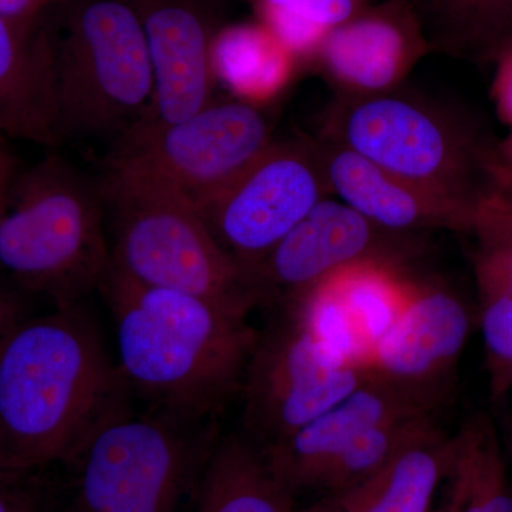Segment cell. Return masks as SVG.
<instances>
[{
  "instance_id": "6da1fadb",
  "label": "cell",
  "mask_w": 512,
  "mask_h": 512,
  "mask_svg": "<svg viewBox=\"0 0 512 512\" xmlns=\"http://www.w3.org/2000/svg\"><path fill=\"white\" fill-rule=\"evenodd\" d=\"M97 291L116 325L117 367L148 406L207 421L241 392L259 335L251 311L141 285L111 265Z\"/></svg>"
},
{
  "instance_id": "7a4b0ae2",
  "label": "cell",
  "mask_w": 512,
  "mask_h": 512,
  "mask_svg": "<svg viewBox=\"0 0 512 512\" xmlns=\"http://www.w3.org/2000/svg\"><path fill=\"white\" fill-rule=\"evenodd\" d=\"M80 308L22 318L0 340V458L10 467L66 460L130 399Z\"/></svg>"
},
{
  "instance_id": "3957f363",
  "label": "cell",
  "mask_w": 512,
  "mask_h": 512,
  "mask_svg": "<svg viewBox=\"0 0 512 512\" xmlns=\"http://www.w3.org/2000/svg\"><path fill=\"white\" fill-rule=\"evenodd\" d=\"M409 183L478 211L497 192L498 144L466 111L394 89L339 94L322 138Z\"/></svg>"
},
{
  "instance_id": "277c9868",
  "label": "cell",
  "mask_w": 512,
  "mask_h": 512,
  "mask_svg": "<svg viewBox=\"0 0 512 512\" xmlns=\"http://www.w3.org/2000/svg\"><path fill=\"white\" fill-rule=\"evenodd\" d=\"M43 23L60 141H117L138 126L153 100V74L137 9L124 0H62Z\"/></svg>"
},
{
  "instance_id": "5b68a950",
  "label": "cell",
  "mask_w": 512,
  "mask_h": 512,
  "mask_svg": "<svg viewBox=\"0 0 512 512\" xmlns=\"http://www.w3.org/2000/svg\"><path fill=\"white\" fill-rule=\"evenodd\" d=\"M106 212L94 185L59 156L16 177L0 215V271L56 308L80 305L111 265Z\"/></svg>"
},
{
  "instance_id": "8992f818",
  "label": "cell",
  "mask_w": 512,
  "mask_h": 512,
  "mask_svg": "<svg viewBox=\"0 0 512 512\" xmlns=\"http://www.w3.org/2000/svg\"><path fill=\"white\" fill-rule=\"evenodd\" d=\"M97 185L111 229V268L141 285L247 311L258 305L191 202L113 168Z\"/></svg>"
},
{
  "instance_id": "52a82bcc",
  "label": "cell",
  "mask_w": 512,
  "mask_h": 512,
  "mask_svg": "<svg viewBox=\"0 0 512 512\" xmlns=\"http://www.w3.org/2000/svg\"><path fill=\"white\" fill-rule=\"evenodd\" d=\"M204 423L121 406L64 460L74 511L177 512L215 446Z\"/></svg>"
},
{
  "instance_id": "ba28073f",
  "label": "cell",
  "mask_w": 512,
  "mask_h": 512,
  "mask_svg": "<svg viewBox=\"0 0 512 512\" xmlns=\"http://www.w3.org/2000/svg\"><path fill=\"white\" fill-rule=\"evenodd\" d=\"M274 124L258 104L212 101L171 126L134 127L117 140L107 168L156 184L197 210L221 194L275 143Z\"/></svg>"
},
{
  "instance_id": "9c48e42d",
  "label": "cell",
  "mask_w": 512,
  "mask_h": 512,
  "mask_svg": "<svg viewBox=\"0 0 512 512\" xmlns=\"http://www.w3.org/2000/svg\"><path fill=\"white\" fill-rule=\"evenodd\" d=\"M329 194L318 144L296 138L275 141L198 211L222 251L252 285L266 256Z\"/></svg>"
},
{
  "instance_id": "30bf717a",
  "label": "cell",
  "mask_w": 512,
  "mask_h": 512,
  "mask_svg": "<svg viewBox=\"0 0 512 512\" xmlns=\"http://www.w3.org/2000/svg\"><path fill=\"white\" fill-rule=\"evenodd\" d=\"M365 367L329 356L291 318L259 330L242 382V436L274 447L369 380Z\"/></svg>"
},
{
  "instance_id": "8fae6325",
  "label": "cell",
  "mask_w": 512,
  "mask_h": 512,
  "mask_svg": "<svg viewBox=\"0 0 512 512\" xmlns=\"http://www.w3.org/2000/svg\"><path fill=\"white\" fill-rule=\"evenodd\" d=\"M416 235L377 227L339 200L318 205L266 256L252 276L258 303L278 302L282 311L348 266L366 261H409Z\"/></svg>"
},
{
  "instance_id": "7c38bea8",
  "label": "cell",
  "mask_w": 512,
  "mask_h": 512,
  "mask_svg": "<svg viewBox=\"0 0 512 512\" xmlns=\"http://www.w3.org/2000/svg\"><path fill=\"white\" fill-rule=\"evenodd\" d=\"M470 330V311L453 288L410 279L403 311L370 353L366 370L436 407Z\"/></svg>"
},
{
  "instance_id": "4fadbf2b",
  "label": "cell",
  "mask_w": 512,
  "mask_h": 512,
  "mask_svg": "<svg viewBox=\"0 0 512 512\" xmlns=\"http://www.w3.org/2000/svg\"><path fill=\"white\" fill-rule=\"evenodd\" d=\"M153 74V100L136 127L181 123L214 101L210 22L197 0H153L137 6Z\"/></svg>"
},
{
  "instance_id": "5bb4252c",
  "label": "cell",
  "mask_w": 512,
  "mask_h": 512,
  "mask_svg": "<svg viewBox=\"0 0 512 512\" xmlns=\"http://www.w3.org/2000/svg\"><path fill=\"white\" fill-rule=\"evenodd\" d=\"M431 52L407 0H386L329 33L313 57L342 96L399 89L421 57Z\"/></svg>"
},
{
  "instance_id": "9a60e30c",
  "label": "cell",
  "mask_w": 512,
  "mask_h": 512,
  "mask_svg": "<svg viewBox=\"0 0 512 512\" xmlns=\"http://www.w3.org/2000/svg\"><path fill=\"white\" fill-rule=\"evenodd\" d=\"M433 409L420 397L370 376L289 439L261 451L276 477L298 497L313 493L323 471L360 434L387 421L431 414Z\"/></svg>"
},
{
  "instance_id": "2e32d148",
  "label": "cell",
  "mask_w": 512,
  "mask_h": 512,
  "mask_svg": "<svg viewBox=\"0 0 512 512\" xmlns=\"http://www.w3.org/2000/svg\"><path fill=\"white\" fill-rule=\"evenodd\" d=\"M318 151L330 194L377 227L397 234L473 231L478 211L409 183L348 148L319 140Z\"/></svg>"
},
{
  "instance_id": "e0dca14e",
  "label": "cell",
  "mask_w": 512,
  "mask_h": 512,
  "mask_svg": "<svg viewBox=\"0 0 512 512\" xmlns=\"http://www.w3.org/2000/svg\"><path fill=\"white\" fill-rule=\"evenodd\" d=\"M45 146L60 143L52 62L43 15L0 16V136Z\"/></svg>"
},
{
  "instance_id": "ac0fdd59",
  "label": "cell",
  "mask_w": 512,
  "mask_h": 512,
  "mask_svg": "<svg viewBox=\"0 0 512 512\" xmlns=\"http://www.w3.org/2000/svg\"><path fill=\"white\" fill-rule=\"evenodd\" d=\"M474 276L491 390L512 386V204L495 192L481 205L473 231Z\"/></svg>"
},
{
  "instance_id": "d6986e66",
  "label": "cell",
  "mask_w": 512,
  "mask_h": 512,
  "mask_svg": "<svg viewBox=\"0 0 512 512\" xmlns=\"http://www.w3.org/2000/svg\"><path fill=\"white\" fill-rule=\"evenodd\" d=\"M456 436L436 424L365 483L335 497L345 512H430L457 463Z\"/></svg>"
},
{
  "instance_id": "ffe728a7",
  "label": "cell",
  "mask_w": 512,
  "mask_h": 512,
  "mask_svg": "<svg viewBox=\"0 0 512 512\" xmlns=\"http://www.w3.org/2000/svg\"><path fill=\"white\" fill-rule=\"evenodd\" d=\"M197 512H296V497L241 433L215 443L198 480Z\"/></svg>"
},
{
  "instance_id": "44dd1931",
  "label": "cell",
  "mask_w": 512,
  "mask_h": 512,
  "mask_svg": "<svg viewBox=\"0 0 512 512\" xmlns=\"http://www.w3.org/2000/svg\"><path fill=\"white\" fill-rule=\"evenodd\" d=\"M431 50L487 62L512 50V0H407Z\"/></svg>"
},
{
  "instance_id": "7402d4cb",
  "label": "cell",
  "mask_w": 512,
  "mask_h": 512,
  "mask_svg": "<svg viewBox=\"0 0 512 512\" xmlns=\"http://www.w3.org/2000/svg\"><path fill=\"white\" fill-rule=\"evenodd\" d=\"M211 62L215 79L235 99L262 106L285 89L298 59L259 22L221 30L212 39Z\"/></svg>"
},
{
  "instance_id": "603a6c76",
  "label": "cell",
  "mask_w": 512,
  "mask_h": 512,
  "mask_svg": "<svg viewBox=\"0 0 512 512\" xmlns=\"http://www.w3.org/2000/svg\"><path fill=\"white\" fill-rule=\"evenodd\" d=\"M328 281L345 306L369 360L370 353L392 328L406 303L410 278L404 272V264L360 262L330 276Z\"/></svg>"
},
{
  "instance_id": "cb8c5ba5",
  "label": "cell",
  "mask_w": 512,
  "mask_h": 512,
  "mask_svg": "<svg viewBox=\"0 0 512 512\" xmlns=\"http://www.w3.org/2000/svg\"><path fill=\"white\" fill-rule=\"evenodd\" d=\"M434 426L430 414L403 417L365 431L319 477L313 493L338 497L386 467L404 447Z\"/></svg>"
},
{
  "instance_id": "d4e9b609",
  "label": "cell",
  "mask_w": 512,
  "mask_h": 512,
  "mask_svg": "<svg viewBox=\"0 0 512 512\" xmlns=\"http://www.w3.org/2000/svg\"><path fill=\"white\" fill-rule=\"evenodd\" d=\"M262 25L296 59H313L329 33L369 8L370 0H256Z\"/></svg>"
},
{
  "instance_id": "484cf974",
  "label": "cell",
  "mask_w": 512,
  "mask_h": 512,
  "mask_svg": "<svg viewBox=\"0 0 512 512\" xmlns=\"http://www.w3.org/2000/svg\"><path fill=\"white\" fill-rule=\"evenodd\" d=\"M456 437L458 461L466 477L460 512H512V483L493 421L474 417Z\"/></svg>"
},
{
  "instance_id": "4316f807",
  "label": "cell",
  "mask_w": 512,
  "mask_h": 512,
  "mask_svg": "<svg viewBox=\"0 0 512 512\" xmlns=\"http://www.w3.org/2000/svg\"><path fill=\"white\" fill-rule=\"evenodd\" d=\"M497 79L494 84V96L501 117L512 127V50L498 60Z\"/></svg>"
},
{
  "instance_id": "83f0119b",
  "label": "cell",
  "mask_w": 512,
  "mask_h": 512,
  "mask_svg": "<svg viewBox=\"0 0 512 512\" xmlns=\"http://www.w3.org/2000/svg\"><path fill=\"white\" fill-rule=\"evenodd\" d=\"M62 0H0V16L18 20H33Z\"/></svg>"
},
{
  "instance_id": "f1b7e54d",
  "label": "cell",
  "mask_w": 512,
  "mask_h": 512,
  "mask_svg": "<svg viewBox=\"0 0 512 512\" xmlns=\"http://www.w3.org/2000/svg\"><path fill=\"white\" fill-rule=\"evenodd\" d=\"M448 481L450 484H448L447 494L441 498L439 504L434 505L430 512H460L463 508L464 497H466V477L458 461V454L456 467Z\"/></svg>"
},
{
  "instance_id": "f546056e",
  "label": "cell",
  "mask_w": 512,
  "mask_h": 512,
  "mask_svg": "<svg viewBox=\"0 0 512 512\" xmlns=\"http://www.w3.org/2000/svg\"><path fill=\"white\" fill-rule=\"evenodd\" d=\"M39 498L26 488L0 485V512H36Z\"/></svg>"
},
{
  "instance_id": "4dcf8cb0",
  "label": "cell",
  "mask_w": 512,
  "mask_h": 512,
  "mask_svg": "<svg viewBox=\"0 0 512 512\" xmlns=\"http://www.w3.org/2000/svg\"><path fill=\"white\" fill-rule=\"evenodd\" d=\"M16 178V160L0 140V215L5 210L10 188Z\"/></svg>"
},
{
  "instance_id": "1f68e13d",
  "label": "cell",
  "mask_w": 512,
  "mask_h": 512,
  "mask_svg": "<svg viewBox=\"0 0 512 512\" xmlns=\"http://www.w3.org/2000/svg\"><path fill=\"white\" fill-rule=\"evenodd\" d=\"M22 306L10 292L0 289V340L22 319Z\"/></svg>"
},
{
  "instance_id": "d6a6232c",
  "label": "cell",
  "mask_w": 512,
  "mask_h": 512,
  "mask_svg": "<svg viewBox=\"0 0 512 512\" xmlns=\"http://www.w3.org/2000/svg\"><path fill=\"white\" fill-rule=\"evenodd\" d=\"M497 191L512 204V170H507L500 164L497 170Z\"/></svg>"
},
{
  "instance_id": "836d02e7",
  "label": "cell",
  "mask_w": 512,
  "mask_h": 512,
  "mask_svg": "<svg viewBox=\"0 0 512 512\" xmlns=\"http://www.w3.org/2000/svg\"><path fill=\"white\" fill-rule=\"evenodd\" d=\"M296 512H345L335 497H320L316 503Z\"/></svg>"
},
{
  "instance_id": "e575fe53",
  "label": "cell",
  "mask_w": 512,
  "mask_h": 512,
  "mask_svg": "<svg viewBox=\"0 0 512 512\" xmlns=\"http://www.w3.org/2000/svg\"><path fill=\"white\" fill-rule=\"evenodd\" d=\"M498 161L501 167L512 170V130L510 136L498 143Z\"/></svg>"
},
{
  "instance_id": "d590c367",
  "label": "cell",
  "mask_w": 512,
  "mask_h": 512,
  "mask_svg": "<svg viewBox=\"0 0 512 512\" xmlns=\"http://www.w3.org/2000/svg\"><path fill=\"white\" fill-rule=\"evenodd\" d=\"M124 2L130 3L134 8L137 6L144 5V3L153 2V0H124Z\"/></svg>"
}]
</instances>
